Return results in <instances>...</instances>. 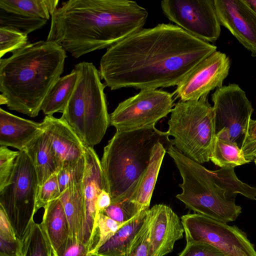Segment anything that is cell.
I'll list each match as a JSON object with an SVG mask.
<instances>
[{
    "label": "cell",
    "instance_id": "ffe728a7",
    "mask_svg": "<svg viewBox=\"0 0 256 256\" xmlns=\"http://www.w3.org/2000/svg\"><path fill=\"white\" fill-rule=\"evenodd\" d=\"M148 210L141 211L126 223L92 256H128L133 243L144 225Z\"/></svg>",
    "mask_w": 256,
    "mask_h": 256
},
{
    "label": "cell",
    "instance_id": "e0dca14e",
    "mask_svg": "<svg viewBox=\"0 0 256 256\" xmlns=\"http://www.w3.org/2000/svg\"><path fill=\"white\" fill-rule=\"evenodd\" d=\"M42 124L49 137L58 170L84 157L85 146L63 120L46 116Z\"/></svg>",
    "mask_w": 256,
    "mask_h": 256
},
{
    "label": "cell",
    "instance_id": "4fadbf2b",
    "mask_svg": "<svg viewBox=\"0 0 256 256\" xmlns=\"http://www.w3.org/2000/svg\"><path fill=\"white\" fill-rule=\"evenodd\" d=\"M230 60L223 52L216 51L195 66L178 83L174 92L181 101L198 100L221 87L228 74Z\"/></svg>",
    "mask_w": 256,
    "mask_h": 256
},
{
    "label": "cell",
    "instance_id": "ac0fdd59",
    "mask_svg": "<svg viewBox=\"0 0 256 256\" xmlns=\"http://www.w3.org/2000/svg\"><path fill=\"white\" fill-rule=\"evenodd\" d=\"M42 130V122L23 118L0 108V146L23 150Z\"/></svg>",
    "mask_w": 256,
    "mask_h": 256
},
{
    "label": "cell",
    "instance_id": "d4e9b609",
    "mask_svg": "<svg viewBox=\"0 0 256 256\" xmlns=\"http://www.w3.org/2000/svg\"><path fill=\"white\" fill-rule=\"evenodd\" d=\"M210 160L220 168H234L250 162L237 144L230 140L226 128L216 134Z\"/></svg>",
    "mask_w": 256,
    "mask_h": 256
},
{
    "label": "cell",
    "instance_id": "ba28073f",
    "mask_svg": "<svg viewBox=\"0 0 256 256\" xmlns=\"http://www.w3.org/2000/svg\"><path fill=\"white\" fill-rule=\"evenodd\" d=\"M38 188L37 174L30 157L24 150L19 151L10 180L0 190V208L22 242L34 222Z\"/></svg>",
    "mask_w": 256,
    "mask_h": 256
},
{
    "label": "cell",
    "instance_id": "3957f363",
    "mask_svg": "<svg viewBox=\"0 0 256 256\" xmlns=\"http://www.w3.org/2000/svg\"><path fill=\"white\" fill-rule=\"evenodd\" d=\"M0 60V104L36 116L48 92L62 74L66 52L48 40L28 43Z\"/></svg>",
    "mask_w": 256,
    "mask_h": 256
},
{
    "label": "cell",
    "instance_id": "1f68e13d",
    "mask_svg": "<svg viewBox=\"0 0 256 256\" xmlns=\"http://www.w3.org/2000/svg\"><path fill=\"white\" fill-rule=\"evenodd\" d=\"M143 210L129 198L120 202L112 203L102 213L120 223H125L136 216Z\"/></svg>",
    "mask_w": 256,
    "mask_h": 256
},
{
    "label": "cell",
    "instance_id": "4dcf8cb0",
    "mask_svg": "<svg viewBox=\"0 0 256 256\" xmlns=\"http://www.w3.org/2000/svg\"><path fill=\"white\" fill-rule=\"evenodd\" d=\"M84 156L78 162L62 167L56 174L62 193L70 186L83 181L85 170Z\"/></svg>",
    "mask_w": 256,
    "mask_h": 256
},
{
    "label": "cell",
    "instance_id": "d6986e66",
    "mask_svg": "<svg viewBox=\"0 0 256 256\" xmlns=\"http://www.w3.org/2000/svg\"><path fill=\"white\" fill-rule=\"evenodd\" d=\"M40 224L52 249L53 256L60 254L70 237L68 222L59 198L51 201L44 208Z\"/></svg>",
    "mask_w": 256,
    "mask_h": 256
},
{
    "label": "cell",
    "instance_id": "7bdbcfd3",
    "mask_svg": "<svg viewBox=\"0 0 256 256\" xmlns=\"http://www.w3.org/2000/svg\"><path fill=\"white\" fill-rule=\"evenodd\" d=\"M254 163H255V164H256V160H254Z\"/></svg>",
    "mask_w": 256,
    "mask_h": 256
},
{
    "label": "cell",
    "instance_id": "603a6c76",
    "mask_svg": "<svg viewBox=\"0 0 256 256\" xmlns=\"http://www.w3.org/2000/svg\"><path fill=\"white\" fill-rule=\"evenodd\" d=\"M68 222L70 237L81 241L85 217V204L82 182L74 184L59 198Z\"/></svg>",
    "mask_w": 256,
    "mask_h": 256
},
{
    "label": "cell",
    "instance_id": "5bb4252c",
    "mask_svg": "<svg viewBox=\"0 0 256 256\" xmlns=\"http://www.w3.org/2000/svg\"><path fill=\"white\" fill-rule=\"evenodd\" d=\"M214 4L220 25L256 54V13L244 0H214Z\"/></svg>",
    "mask_w": 256,
    "mask_h": 256
},
{
    "label": "cell",
    "instance_id": "836d02e7",
    "mask_svg": "<svg viewBox=\"0 0 256 256\" xmlns=\"http://www.w3.org/2000/svg\"><path fill=\"white\" fill-rule=\"evenodd\" d=\"M61 194L56 174L38 188L36 205V212L40 208H44L51 201L59 198Z\"/></svg>",
    "mask_w": 256,
    "mask_h": 256
},
{
    "label": "cell",
    "instance_id": "b9f144b4",
    "mask_svg": "<svg viewBox=\"0 0 256 256\" xmlns=\"http://www.w3.org/2000/svg\"><path fill=\"white\" fill-rule=\"evenodd\" d=\"M244 1L256 13V0H244Z\"/></svg>",
    "mask_w": 256,
    "mask_h": 256
},
{
    "label": "cell",
    "instance_id": "277c9868",
    "mask_svg": "<svg viewBox=\"0 0 256 256\" xmlns=\"http://www.w3.org/2000/svg\"><path fill=\"white\" fill-rule=\"evenodd\" d=\"M166 152L174 160L182 182L176 198L186 208L213 220L228 224L236 220L242 208L236 203L238 194L256 200V188L243 182L234 168L208 170L188 158L173 146Z\"/></svg>",
    "mask_w": 256,
    "mask_h": 256
},
{
    "label": "cell",
    "instance_id": "f546056e",
    "mask_svg": "<svg viewBox=\"0 0 256 256\" xmlns=\"http://www.w3.org/2000/svg\"><path fill=\"white\" fill-rule=\"evenodd\" d=\"M47 20L24 17L0 10V27H8L26 35L44 26Z\"/></svg>",
    "mask_w": 256,
    "mask_h": 256
},
{
    "label": "cell",
    "instance_id": "7c38bea8",
    "mask_svg": "<svg viewBox=\"0 0 256 256\" xmlns=\"http://www.w3.org/2000/svg\"><path fill=\"white\" fill-rule=\"evenodd\" d=\"M216 134L224 128L241 148L254 111L246 92L236 84L222 86L212 96Z\"/></svg>",
    "mask_w": 256,
    "mask_h": 256
},
{
    "label": "cell",
    "instance_id": "8fae6325",
    "mask_svg": "<svg viewBox=\"0 0 256 256\" xmlns=\"http://www.w3.org/2000/svg\"><path fill=\"white\" fill-rule=\"evenodd\" d=\"M160 6L168 20L192 36L209 43L219 38L221 25L214 0H165Z\"/></svg>",
    "mask_w": 256,
    "mask_h": 256
},
{
    "label": "cell",
    "instance_id": "ab89813d",
    "mask_svg": "<svg viewBox=\"0 0 256 256\" xmlns=\"http://www.w3.org/2000/svg\"><path fill=\"white\" fill-rule=\"evenodd\" d=\"M241 149L246 160L254 161L256 160V138L245 141Z\"/></svg>",
    "mask_w": 256,
    "mask_h": 256
},
{
    "label": "cell",
    "instance_id": "44dd1931",
    "mask_svg": "<svg viewBox=\"0 0 256 256\" xmlns=\"http://www.w3.org/2000/svg\"><path fill=\"white\" fill-rule=\"evenodd\" d=\"M24 150L30 157L36 171L39 188L58 171L49 137L44 129Z\"/></svg>",
    "mask_w": 256,
    "mask_h": 256
},
{
    "label": "cell",
    "instance_id": "484cf974",
    "mask_svg": "<svg viewBox=\"0 0 256 256\" xmlns=\"http://www.w3.org/2000/svg\"><path fill=\"white\" fill-rule=\"evenodd\" d=\"M58 0H0V10L24 17L48 20Z\"/></svg>",
    "mask_w": 256,
    "mask_h": 256
},
{
    "label": "cell",
    "instance_id": "9c48e42d",
    "mask_svg": "<svg viewBox=\"0 0 256 256\" xmlns=\"http://www.w3.org/2000/svg\"><path fill=\"white\" fill-rule=\"evenodd\" d=\"M173 94L158 89L142 90L120 102L110 114V124L116 131H128L154 127L171 112Z\"/></svg>",
    "mask_w": 256,
    "mask_h": 256
},
{
    "label": "cell",
    "instance_id": "4316f807",
    "mask_svg": "<svg viewBox=\"0 0 256 256\" xmlns=\"http://www.w3.org/2000/svg\"><path fill=\"white\" fill-rule=\"evenodd\" d=\"M22 256H52V249L40 224L34 222L22 242Z\"/></svg>",
    "mask_w": 256,
    "mask_h": 256
},
{
    "label": "cell",
    "instance_id": "ee69618b",
    "mask_svg": "<svg viewBox=\"0 0 256 256\" xmlns=\"http://www.w3.org/2000/svg\"></svg>",
    "mask_w": 256,
    "mask_h": 256
},
{
    "label": "cell",
    "instance_id": "9a60e30c",
    "mask_svg": "<svg viewBox=\"0 0 256 256\" xmlns=\"http://www.w3.org/2000/svg\"><path fill=\"white\" fill-rule=\"evenodd\" d=\"M84 158L86 166L82 184L85 217L81 242L91 248L97 220L96 201L100 193L106 190V186L100 161L94 148L85 147Z\"/></svg>",
    "mask_w": 256,
    "mask_h": 256
},
{
    "label": "cell",
    "instance_id": "60d3db41",
    "mask_svg": "<svg viewBox=\"0 0 256 256\" xmlns=\"http://www.w3.org/2000/svg\"><path fill=\"white\" fill-rule=\"evenodd\" d=\"M256 138V120L252 118L250 120L245 141Z\"/></svg>",
    "mask_w": 256,
    "mask_h": 256
},
{
    "label": "cell",
    "instance_id": "8d00e7d4",
    "mask_svg": "<svg viewBox=\"0 0 256 256\" xmlns=\"http://www.w3.org/2000/svg\"><path fill=\"white\" fill-rule=\"evenodd\" d=\"M178 256H226L212 245L202 242H186Z\"/></svg>",
    "mask_w": 256,
    "mask_h": 256
},
{
    "label": "cell",
    "instance_id": "5b68a950",
    "mask_svg": "<svg viewBox=\"0 0 256 256\" xmlns=\"http://www.w3.org/2000/svg\"><path fill=\"white\" fill-rule=\"evenodd\" d=\"M169 136L155 126L116 131L100 160L112 203L130 198L148 166L154 146L158 142L173 146Z\"/></svg>",
    "mask_w": 256,
    "mask_h": 256
},
{
    "label": "cell",
    "instance_id": "30bf717a",
    "mask_svg": "<svg viewBox=\"0 0 256 256\" xmlns=\"http://www.w3.org/2000/svg\"><path fill=\"white\" fill-rule=\"evenodd\" d=\"M186 242H202L214 246L227 256H256L254 245L245 232L198 214L181 217Z\"/></svg>",
    "mask_w": 256,
    "mask_h": 256
},
{
    "label": "cell",
    "instance_id": "cb8c5ba5",
    "mask_svg": "<svg viewBox=\"0 0 256 256\" xmlns=\"http://www.w3.org/2000/svg\"><path fill=\"white\" fill-rule=\"evenodd\" d=\"M78 74L74 68L70 74L60 77L52 87L44 98L41 110L46 116L62 112L74 89Z\"/></svg>",
    "mask_w": 256,
    "mask_h": 256
},
{
    "label": "cell",
    "instance_id": "f1b7e54d",
    "mask_svg": "<svg viewBox=\"0 0 256 256\" xmlns=\"http://www.w3.org/2000/svg\"><path fill=\"white\" fill-rule=\"evenodd\" d=\"M126 222L120 223L102 213L100 214L91 244L90 256L94 254Z\"/></svg>",
    "mask_w": 256,
    "mask_h": 256
},
{
    "label": "cell",
    "instance_id": "2e32d148",
    "mask_svg": "<svg viewBox=\"0 0 256 256\" xmlns=\"http://www.w3.org/2000/svg\"><path fill=\"white\" fill-rule=\"evenodd\" d=\"M148 213L150 256H164L171 252L176 242L183 238L182 221L170 207L163 204L154 206Z\"/></svg>",
    "mask_w": 256,
    "mask_h": 256
},
{
    "label": "cell",
    "instance_id": "f6af8a7d",
    "mask_svg": "<svg viewBox=\"0 0 256 256\" xmlns=\"http://www.w3.org/2000/svg\"></svg>",
    "mask_w": 256,
    "mask_h": 256
},
{
    "label": "cell",
    "instance_id": "8992f818",
    "mask_svg": "<svg viewBox=\"0 0 256 256\" xmlns=\"http://www.w3.org/2000/svg\"><path fill=\"white\" fill-rule=\"evenodd\" d=\"M78 80L61 118L72 128L85 147L92 148L104 138L110 115L100 71L90 62L74 68Z\"/></svg>",
    "mask_w": 256,
    "mask_h": 256
},
{
    "label": "cell",
    "instance_id": "d590c367",
    "mask_svg": "<svg viewBox=\"0 0 256 256\" xmlns=\"http://www.w3.org/2000/svg\"><path fill=\"white\" fill-rule=\"evenodd\" d=\"M150 219L148 210L144 225L134 240L128 256H150Z\"/></svg>",
    "mask_w": 256,
    "mask_h": 256
},
{
    "label": "cell",
    "instance_id": "e575fe53",
    "mask_svg": "<svg viewBox=\"0 0 256 256\" xmlns=\"http://www.w3.org/2000/svg\"><path fill=\"white\" fill-rule=\"evenodd\" d=\"M19 151L10 150L8 147L0 146V190L9 182L14 170Z\"/></svg>",
    "mask_w": 256,
    "mask_h": 256
},
{
    "label": "cell",
    "instance_id": "74e56055",
    "mask_svg": "<svg viewBox=\"0 0 256 256\" xmlns=\"http://www.w3.org/2000/svg\"><path fill=\"white\" fill-rule=\"evenodd\" d=\"M90 246L81 241L70 238L66 249L57 256H91Z\"/></svg>",
    "mask_w": 256,
    "mask_h": 256
},
{
    "label": "cell",
    "instance_id": "83f0119b",
    "mask_svg": "<svg viewBox=\"0 0 256 256\" xmlns=\"http://www.w3.org/2000/svg\"><path fill=\"white\" fill-rule=\"evenodd\" d=\"M22 242L11 226L6 216L0 208V256H22Z\"/></svg>",
    "mask_w": 256,
    "mask_h": 256
},
{
    "label": "cell",
    "instance_id": "d6a6232c",
    "mask_svg": "<svg viewBox=\"0 0 256 256\" xmlns=\"http://www.w3.org/2000/svg\"><path fill=\"white\" fill-rule=\"evenodd\" d=\"M28 35L8 27H0V56L14 52L28 44Z\"/></svg>",
    "mask_w": 256,
    "mask_h": 256
},
{
    "label": "cell",
    "instance_id": "f35d334b",
    "mask_svg": "<svg viewBox=\"0 0 256 256\" xmlns=\"http://www.w3.org/2000/svg\"><path fill=\"white\" fill-rule=\"evenodd\" d=\"M111 204L112 199L110 194L106 190H102L98 196L96 204L97 218L100 214L108 207Z\"/></svg>",
    "mask_w": 256,
    "mask_h": 256
},
{
    "label": "cell",
    "instance_id": "7402d4cb",
    "mask_svg": "<svg viewBox=\"0 0 256 256\" xmlns=\"http://www.w3.org/2000/svg\"><path fill=\"white\" fill-rule=\"evenodd\" d=\"M172 146L160 142L154 147L150 160L145 172L129 198L143 210L150 209V205L164 157Z\"/></svg>",
    "mask_w": 256,
    "mask_h": 256
},
{
    "label": "cell",
    "instance_id": "52a82bcc",
    "mask_svg": "<svg viewBox=\"0 0 256 256\" xmlns=\"http://www.w3.org/2000/svg\"><path fill=\"white\" fill-rule=\"evenodd\" d=\"M167 132L173 146L200 164L210 160L216 136L214 114L207 96L180 101L172 108Z\"/></svg>",
    "mask_w": 256,
    "mask_h": 256
},
{
    "label": "cell",
    "instance_id": "7a4b0ae2",
    "mask_svg": "<svg viewBox=\"0 0 256 256\" xmlns=\"http://www.w3.org/2000/svg\"><path fill=\"white\" fill-rule=\"evenodd\" d=\"M147 10L127 0H70L51 16L46 40L78 58L109 48L142 30Z\"/></svg>",
    "mask_w": 256,
    "mask_h": 256
},
{
    "label": "cell",
    "instance_id": "6da1fadb",
    "mask_svg": "<svg viewBox=\"0 0 256 256\" xmlns=\"http://www.w3.org/2000/svg\"><path fill=\"white\" fill-rule=\"evenodd\" d=\"M216 46L170 24L142 30L108 48L100 73L111 90L177 86Z\"/></svg>",
    "mask_w": 256,
    "mask_h": 256
}]
</instances>
